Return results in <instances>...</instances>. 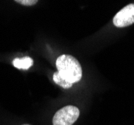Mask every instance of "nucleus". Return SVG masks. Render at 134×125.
Here are the masks:
<instances>
[{"label":"nucleus","instance_id":"3","mask_svg":"<svg viewBox=\"0 0 134 125\" xmlns=\"http://www.w3.org/2000/svg\"><path fill=\"white\" fill-rule=\"evenodd\" d=\"M134 23V4H129L122 8L113 18V24L119 27H127Z\"/></svg>","mask_w":134,"mask_h":125},{"label":"nucleus","instance_id":"6","mask_svg":"<svg viewBox=\"0 0 134 125\" xmlns=\"http://www.w3.org/2000/svg\"><path fill=\"white\" fill-rule=\"evenodd\" d=\"M15 1H16L17 3L22 4V5H25V6L35 5L38 2V0H15Z\"/></svg>","mask_w":134,"mask_h":125},{"label":"nucleus","instance_id":"5","mask_svg":"<svg viewBox=\"0 0 134 125\" xmlns=\"http://www.w3.org/2000/svg\"><path fill=\"white\" fill-rule=\"evenodd\" d=\"M53 81L55 82L57 85L61 86L62 88H65V89H68V88H71L72 87V83L68 82L67 80H65L63 77H62L60 74L58 72H55L53 73Z\"/></svg>","mask_w":134,"mask_h":125},{"label":"nucleus","instance_id":"2","mask_svg":"<svg viewBox=\"0 0 134 125\" xmlns=\"http://www.w3.org/2000/svg\"><path fill=\"white\" fill-rule=\"evenodd\" d=\"M79 109L73 105H67L59 109L53 116V125H72L79 117Z\"/></svg>","mask_w":134,"mask_h":125},{"label":"nucleus","instance_id":"1","mask_svg":"<svg viewBox=\"0 0 134 125\" xmlns=\"http://www.w3.org/2000/svg\"><path fill=\"white\" fill-rule=\"evenodd\" d=\"M57 72L70 83H76L82 78V68L75 57L71 55H61L56 60Z\"/></svg>","mask_w":134,"mask_h":125},{"label":"nucleus","instance_id":"7","mask_svg":"<svg viewBox=\"0 0 134 125\" xmlns=\"http://www.w3.org/2000/svg\"><path fill=\"white\" fill-rule=\"evenodd\" d=\"M23 125H29V124H23Z\"/></svg>","mask_w":134,"mask_h":125},{"label":"nucleus","instance_id":"4","mask_svg":"<svg viewBox=\"0 0 134 125\" xmlns=\"http://www.w3.org/2000/svg\"><path fill=\"white\" fill-rule=\"evenodd\" d=\"M13 66L18 69H23V70H27L29 69L32 65H33V60L32 58L29 56H25L22 58H15L13 60Z\"/></svg>","mask_w":134,"mask_h":125}]
</instances>
